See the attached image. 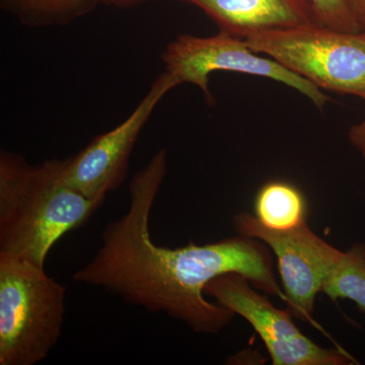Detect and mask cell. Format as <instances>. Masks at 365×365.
<instances>
[{
	"label": "cell",
	"instance_id": "cell-1",
	"mask_svg": "<svg viewBox=\"0 0 365 365\" xmlns=\"http://www.w3.org/2000/svg\"><path fill=\"white\" fill-rule=\"evenodd\" d=\"M167 169V151L160 150L137 173L129 185L128 211L108 223L102 246L73 280L103 288L150 313L168 314L194 332L213 335L235 316L206 299L205 288L217 276L242 274L253 287L283 299L271 255L258 240L240 235L203 246L190 242L176 249L153 241L150 213Z\"/></svg>",
	"mask_w": 365,
	"mask_h": 365
},
{
	"label": "cell",
	"instance_id": "cell-2",
	"mask_svg": "<svg viewBox=\"0 0 365 365\" xmlns=\"http://www.w3.org/2000/svg\"><path fill=\"white\" fill-rule=\"evenodd\" d=\"M105 200L69 186L64 160L31 165L16 153H0V255L45 267L50 250L88 222Z\"/></svg>",
	"mask_w": 365,
	"mask_h": 365
},
{
	"label": "cell",
	"instance_id": "cell-3",
	"mask_svg": "<svg viewBox=\"0 0 365 365\" xmlns=\"http://www.w3.org/2000/svg\"><path fill=\"white\" fill-rule=\"evenodd\" d=\"M66 292L45 267L0 255V365L49 355L61 336Z\"/></svg>",
	"mask_w": 365,
	"mask_h": 365
},
{
	"label": "cell",
	"instance_id": "cell-4",
	"mask_svg": "<svg viewBox=\"0 0 365 365\" xmlns=\"http://www.w3.org/2000/svg\"><path fill=\"white\" fill-rule=\"evenodd\" d=\"M247 44L322 88L365 101V33L317 25L249 36Z\"/></svg>",
	"mask_w": 365,
	"mask_h": 365
},
{
	"label": "cell",
	"instance_id": "cell-5",
	"mask_svg": "<svg viewBox=\"0 0 365 365\" xmlns=\"http://www.w3.org/2000/svg\"><path fill=\"white\" fill-rule=\"evenodd\" d=\"M242 38L220 32L212 37L180 35L163 54L165 71L176 83L198 86L212 101L209 76L215 71H232L279 81L309 98L319 110L330 98L311 81L272 58L258 56Z\"/></svg>",
	"mask_w": 365,
	"mask_h": 365
},
{
	"label": "cell",
	"instance_id": "cell-6",
	"mask_svg": "<svg viewBox=\"0 0 365 365\" xmlns=\"http://www.w3.org/2000/svg\"><path fill=\"white\" fill-rule=\"evenodd\" d=\"M240 235L267 244L278 260L287 311L302 322H313L314 300L322 292L343 252L314 234L307 220L288 230L264 227L256 216L235 215Z\"/></svg>",
	"mask_w": 365,
	"mask_h": 365
},
{
	"label": "cell",
	"instance_id": "cell-7",
	"mask_svg": "<svg viewBox=\"0 0 365 365\" xmlns=\"http://www.w3.org/2000/svg\"><path fill=\"white\" fill-rule=\"evenodd\" d=\"M239 273L217 276L205 294L251 324L267 348L274 365H345L355 360L340 349L323 348L300 332L292 314L277 309Z\"/></svg>",
	"mask_w": 365,
	"mask_h": 365
},
{
	"label": "cell",
	"instance_id": "cell-8",
	"mask_svg": "<svg viewBox=\"0 0 365 365\" xmlns=\"http://www.w3.org/2000/svg\"><path fill=\"white\" fill-rule=\"evenodd\" d=\"M176 86L169 74L163 72L130 116L111 131L96 137L74 157L66 158L67 184L88 198L100 200L119 188L127 176L129 158L143 127L158 103Z\"/></svg>",
	"mask_w": 365,
	"mask_h": 365
},
{
	"label": "cell",
	"instance_id": "cell-9",
	"mask_svg": "<svg viewBox=\"0 0 365 365\" xmlns=\"http://www.w3.org/2000/svg\"><path fill=\"white\" fill-rule=\"evenodd\" d=\"M202 9L220 32L246 39L256 34L317 24L309 0H185Z\"/></svg>",
	"mask_w": 365,
	"mask_h": 365
},
{
	"label": "cell",
	"instance_id": "cell-10",
	"mask_svg": "<svg viewBox=\"0 0 365 365\" xmlns=\"http://www.w3.org/2000/svg\"><path fill=\"white\" fill-rule=\"evenodd\" d=\"M256 217L264 227L288 230L306 222V201L299 189L285 182L262 187L255 201Z\"/></svg>",
	"mask_w": 365,
	"mask_h": 365
},
{
	"label": "cell",
	"instance_id": "cell-11",
	"mask_svg": "<svg viewBox=\"0 0 365 365\" xmlns=\"http://www.w3.org/2000/svg\"><path fill=\"white\" fill-rule=\"evenodd\" d=\"M6 9L28 26H64L97 6V0H4Z\"/></svg>",
	"mask_w": 365,
	"mask_h": 365
},
{
	"label": "cell",
	"instance_id": "cell-12",
	"mask_svg": "<svg viewBox=\"0 0 365 365\" xmlns=\"http://www.w3.org/2000/svg\"><path fill=\"white\" fill-rule=\"evenodd\" d=\"M322 292L334 300L351 299L365 313V246L355 245L343 252Z\"/></svg>",
	"mask_w": 365,
	"mask_h": 365
},
{
	"label": "cell",
	"instance_id": "cell-13",
	"mask_svg": "<svg viewBox=\"0 0 365 365\" xmlns=\"http://www.w3.org/2000/svg\"><path fill=\"white\" fill-rule=\"evenodd\" d=\"M319 26L345 33H359L348 0H309Z\"/></svg>",
	"mask_w": 365,
	"mask_h": 365
},
{
	"label": "cell",
	"instance_id": "cell-14",
	"mask_svg": "<svg viewBox=\"0 0 365 365\" xmlns=\"http://www.w3.org/2000/svg\"><path fill=\"white\" fill-rule=\"evenodd\" d=\"M348 138L365 158V119L359 124L353 125L348 132Z\"/></svg>",
	"mask_w": 365,
	"mask_h": 365
},
{
	"label": "cell",
	"instance_id": "cell-15",
	"mask_svg": "<svg viewBox=\"0 0 365 365\" xmlns=\"http://www.w3.org/2000/svg\"><path fill=\"white\" fill-rule=\"evenodd\" d=\"M360 32L365 33V0H348Z\"/></svg>",
	"mask_w": 365,
	"mask_h": 365
},
{
	"label": "cell",
	"instance_id": "cell-16",
	"mask_svg": "<svg viewBox=\"0 0 365 365\" xmlns=\"http://www.w3.org/2000/svg\"><path fill=\"white\" fill-rule=\"evenodd\" d=\"M144 1H148V0H97L98 4H107V6L119 7L133 6Z\"/></svg>",
	"mask_w": 365,
	"mask_h": 365
}]
</instances>
